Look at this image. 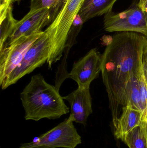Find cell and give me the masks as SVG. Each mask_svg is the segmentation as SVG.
<instances>
[{
  "label": "cell",
  "mask_w": 147,
  "mask_h": 148,
  "mask_svg": "<svg viewBox=\"0 0 147 148\" xmlns=\"http://www.w3.org/2000/svg\"><path fill=\"white\" fill-rule=\"evenodd\" d=\"M129 148H147V123L142 120L139 126L132 130L123 141Z\"/></svg>",
  "instance_id": "cell-14"
},
{
  "label": "cell",
  "mask_w": 147,
  "mask_h": 148,
  "mask_svg": "<svg viewBox=\"0 0 147 148\" xmlns=\"http://www.w3.org/2000/svg\"><path fill=\"white\" fill-rule=\"evenodd\" d=\"M147 37L133 32H120L111 38L102 55L101 72L114 125L124 104L127 85L142 64Z\"/></svg>",
  "instance_id": "cell-1"
},
{
  "label": "cell",
  "mask_w": 147,
  "mask_h": 148,
  "mask_svg": "<svg viewBox=\"0 0 147 148\" xmlns=\"http://www.w3.org/2000/svg\"><path fill=\"white\" fill-rule=\"evenodd\" d=\"M142 67H143V73L145 77V80L147 84V61L144 53L142 59Z\"/></svg>",
  "instance_id": "cell-19"
},
{
  "label": "cell",
  "mask_w": 147,
  "mask_h": 148,
  "mask_svg": "<svg viewBox=\"0 0 147 148\" xmlns=\"http://www.w3.org/2000/svg\"><path fill=\"white\" fill-rule=\"evenodd\" d=\"M101 64L102 56L96 49H92L74 63L68 77L77 82L78 87L89 88L101 71Z\"/></svg>",
  "instance_id": "cell-8"
},
{
  "label": "cell",
  "mask_w": 147,
  "mask_h": 148,
  "mask_svg": "<svg viewBox=\"0 0 147 148\" xmlns=\"http://www.w3.org/2000/svg\"><path fill=\"white\" fill-rule=\"evenodd\" d=\"M117 0H85L79 14L84 23L112 11Z\"/></svg>",
  "instance_id": "cell-12"
},
{
  "label": "cell",
  "mask_w": 147,
  "mask_h": 148,
  "mask_svg": "<svg viewBox=\"0 0 147 148\" xmlns=\"http://www.w3.org/2000/svg\"><path fill=\"white\" fill-rule=\"evenodd\" d=\"M85 0H64L52 22L45 30L49 37V69L63 56L68 33Z\"/></svg>",
  "instance_id": "cell-3"
},
{
  "label": "cell",
  "mask_w": 147,
  "mask_h": 148,
  "mask_svg": "<svg viewBox=\"0 0 147 148\" xmlns=\"http://www.w3.org/2000/svg\"><path fill=\"white\" fill-rule=\"evenodd\" d=\"M18 21L13 16L11 5L9 8L4 18L0 21V50L3 48L7 40L12 34Z\"/></svg>",
  "instance_id": "cell-16"
},
{
  "label": "cell",
  "mask_w": 147,
  "mask_h": 148,
  "mask_svg": "<svg viewBox=\"0 0 147 148\" xmlns=\"http://www.w3.org/2000/svg\"><path fill=\"white\" fill-rule=\"evenodd\" d=\"M142 120L143 115L140 110L131 106L123 107L122 113L114 125L116 137L123 141L126 135L139 126Z\"/></svg>",
  "instance_id": "cell-11"
},
{
  "label": "cell",
  "mask_w": 147,
  "mask_h": 148,
  "mask_svg": "<svg viewBox=\"0 0 147 148\" xmlns=\"http://www.w3.org/2000/svg\"><path fill=\"white\" fill-rule=\"evenodd\" d=\"M64 0H32L28 14H32L38 10L49 9L51 12L50 23H51L58 14ZM50 23V24H51Z\"/></svg>",
  "instance_id": "cell-15"
},
{
  "label": "cell",
  "mask_w": 147,
  "mask_h": 148,
  "mask_svg": "<svg viewBox=\"0 0 147 148\" xmlns=\"http://www.w3.org/2000/svg\"><path fill=\"white\" fill-rule=\"evenodd\" d=\"M13 0H0V21L5 17Z\"/></svg>",
  "instance_id": "cell-18"
},
{
  "label": "cell",
  "mask_w": 147,
  "mask_h": 148,
  "mask_svg": "<svg viewBox=\"0 0 147 148\" xmlns=\"http://www.w3.org/2000/svg\"><path fill=\"white\" fill-rule=\"evenodd\" d=\"M147 0H139V3H138L137 5L140 8H142V6L145 4Z\"/></svg>",
  "instance_id": "cell-20"
},
{
  "label": "cell",
  "mask_w": 147,
  "mask_h": 148,
  "mask_svg": "<svg viewBox=\"0 0 147 148\" xmlns=\"http://www.w3.org/2000/svg\"><path fill=\"white\" fill-rule=\"evenodd\" d=\"M144 54L147 61V41L145 44V47H144Z\"/></svg>",
  "instance_id": "cell-21"
},
{
  "label": "cell",
  "mask_w": 147,
  "mask_h": 148,
  "mask_svg": "<svg viewBox=\"0 0 147 148\" xmlns=\"http://www.w3.org/2000/svg\"><path fill=\"white\" fill-rule=\"evenodd\" d=\"M15 1H18V0H15Z\"/></svg>",
  "instance_id": "cell-23"
},
{
  "label": "cell",
  "mask_w": 147,
  "mask_h": 148,
  "mask_svg": "<svg viewBox=\"0 0 147 148\" xmlns=\"http://www.w3.org/2000/svg\"><path fill=\"white\" fill-rule=\"evenodd\" d=\"M50 18L51 12L49 9L41 10L32 14L28 13L20 21H18L3 48L21 37L42 31L41 29L44 27L50 24Z\"/></svg>",
  "instance_id": "cell-9"
},
{
  "label": "cell",
  "mask_w": 147,
  "mask_h": 148,
  "mask_svg": "<svg viewBox=\"0 0 147 148\" xmlns=\"http://www.w3.org/2000/svg\"><path fill=\"white\" fill-rule=\"evenodd\" d=\"M142 66L138 72L132 77L127 85L124 96L123 107L127 106H131L140 110L142 113L138 78V74Z\"/></svg>",
  "instance_id": "cell-13"
},
{
  "label": "cell",
  "mask_w": 147,
  "mask_h": 148,
  "mask_svg": "<svg viewBox=\"0 0 147 148\" xmlns=\"http://www.w3.org/2000/svg\"><path fill=\"white\" fill-rule=\"evenodd\" d=\"M70 116L33 141L22 144L18 148H75L82 139Z\"/></svg>",
  "instance_id": "cell-4"
},
{
  "label": "cell",
  "mask_w": 147,
  "mask_h": 148,
  "mask_svg": "<svg viewBox=\"0 0 147 148\" xmlns=\"http://www.w3.org/2000/svg\"><path fill=\"white\" fill-rule=\"evenodd\" d=\"M44 33L42 30L21 37L0 50V84L19 66L31 46Z\"/></svg>",
  "instance_id": "cell-7"
},
{
  "label": "cell",
  "mask_w": 147,
  "mask_h": 148,
  "mask_svg": "<svg viewBox=\"0 0 147 148\" xmlns=\"http://www.w3.org/2000/svg\"><path fill=\"white\" fill-rule=\"evenodd\" d=\"M104 25L107 32H133L147 37V14L138 5L120 12L104 15Z\"/></svg>",
  "instance_id": "cell-6"
},
{
  "label": "cell",
  "mask_w": 147,
  "mask_h": 148,
  "mask_svg": "<svg viewBox=\"0 0 147 148\" xmlns=\"http://www.w3.org/2000/svg\"><path fill=\"white\" fill-rule=\"evenodd\" d=\"M49 37L44 31L30 47L19 66L1 84L2 89L16 83L22 77L47 62L49 57Z\"/></svg>",
  "instance_id": "cell-5"
},
{
  "label": "cell",
  "mask_w": 147,
  "mask_h": 148,
  "mask_svg": "<svg viewBox=\"0 0 147 148\" xmlns=\"http://www.w3.org/2000/svg\"><path fill=\"white\" fill-rule=\"evenodd\" d=\"M84 23L79 14L75 17L68 33L64 53L68 54L71 48L77 43V37Z\"/></svg>",
  "instance_id": "cell-17"
},
{
  "label": "cell",
  "mask_w": 147,
  "mask_h": 148,
  "mask_svg": "<svg viewBox=\"0 0 147 148\" xmlns=\"http://www.w3.org/2000/svg\"><path fill=\"white\" fill-rule=\"evenodd\" d=\"M142 9L143 10V11H145L147 14V1L146 2L145 4L143 5V6H142Z\"/></svg>",
  "instance_id": "cell-22"
},
{
  "label": "cell",
  "mask_w": 147,
  "mask_h": 148,
  "mask_svg": "<svg viewBox=\"0 0 147 148\" xmlns=\"http://www.w3.org/2000/svg\"><path fill=\"white\" fill-rule=\"evenodd\" d=\"M59 90L47 82L41 74L33 76L20 94L25 120H55L69 113V108Z\"/></svg>",
  "instance_id": "cell-2"
},
{
  "label": "cell",
  "mask_w": 147,
  "mask_h": 148,
  "mask_svg": "<svg viewBox=\"0 0 147 148\" xmlns=\"http://www.w3.org/2000/svg\"><path fill=\"white\" fill-rule=\"evenodd\" d=\"M63 99L68 101L70 106L69 116L73 122L85 126L87 119L92 113L91 97L89 88L78 87Z\"/></svg>",
  "instance_id": "cell-10"
}]
</instances>
